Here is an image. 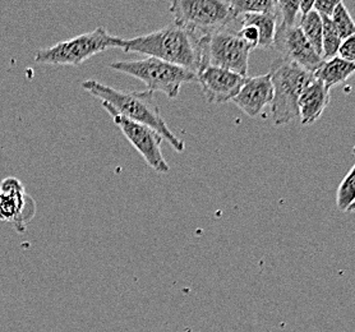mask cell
<instances>
[{
    "label": "cell",
    "mask_w": 355,
    "mask_h": 332,
    "mask_svg": "<svg viewBox=\"0 0 355 332\" xmlns=\"http://www.w3.org/2000/svg\"><path fill=\"white\" fill-rule=\"evenodd\" d=\"M201 37L173 24L154 33L123 40L121 49L156 58L197 73L202 64Z\"/></svg>",
    "instance_id": "2"
},
{
    "label": "cell",
    "mask_w": 355,
    "mask_h": 332,
    "mask_svg": "<svg viewBox=\"0 0 355 332\" xmlns=\"http://www.w3.org/2000/svg\"><path fill=\"white\" fill-rule=\"evenodd\" d=\"M268 73L274 89L271 112L275 125H285L298 119L299 98L306 87L315 81V74L280 57L275 59Z\"/></svg>",
    "instance_id": "3"
},
{
    "label": "cell",
    "mask_w": 355,
    "mask_h": 332,
    "mask_svg": "<svg viewBox=\"0 0 355 332\" xmlns=\"http://www.w3.org/2000/svg\"><path fill=\"white\" fill-rule=\"evenodd\" d=\"M101 105L113 118L115 125L123 132V134L127 137L138 152L142 155L147 165L160 174H168L170 166L162 156V136L147 125L132 122L130 119L121 116V114L116 113L113 107H110L105 103H101Z\"/></svg>",
    "instance_id": "8"
},
{
    "label": "cell",
    "mask_w": 355,
    "mask_h": 332,
    "mask_svg": "<svg viewBox=\"0 0 355 332\" xmlns=\"http://www.w3.org/2000/svg\"><path fill=\"white\" fill-rule=\"evenodd\" d=\"M315 1H299V15L300 17L307 16L311 10H313Z\"/></svg>",
    "instance_id": "26"
},
{
    "label": "cell",
    "mask_w": 355,
    "mask_h": 332,
    "mask_svg": "<svg viewBox=\"0 0 355 332\" xmlns=\"http://www.w3.org/2000/svg\"><path fill=\"white\" fill-rule=\"evenodd\" d=\"M274 89L270 73L256 77H245L242 89L232 101L243 113L250 118H256L263 113L265 107L271 105Z\"/></svg>",
    "instance_id": "11"
},
{
    "label": "cell",
    "mask_w": 355,
    "mask_h": 332,
    "mask_svg": "<svg viewBox=\"0 0 355 332\" xmlns=\"http://www.w3.org/2000/svg\"><path fill=\"white\" fill-rule=\"evenodd\" d=\"M238 35L243 40L248 42L253 49L259 48V36L257 30L252 26H242V30L238 31Z\"/></svg>",
    "instance_id": "25"
},
{
    "label": "cell",
    "mask_w": 355,
    "mask_h": 332,
    "mask_svg": "<svg viewBox=\"0 0 355 332\" xmlns=\"http://www.w3.org/2000/svg\"><path fill=\"white\" fill-rule=\"evenodd\" d=\"M277 10L263 15H247L243 16V26H252L259 33V48L268 49L274 45L276 25H277Z\"/></svg>",
    "instance_id": "15"
},
{
    "label": "cell",
    "mask_w": 355,
    "mask_h": 332,
    "mask_svg": "<svg viewBox=\"0 0 355 332\" xmlns=\"http://www.w3.org/2000/svg\"><path fill=\"white\" fill-rule=\"evenodd\" d=\"M82 89L101 100V103H105L110 107H113L121 116L156 130L162 139H166L178 152L184 151V142L169 130L168 124L164 121L154 92L148 89L141 92L121 91L95 80L82 82Z\"/></svg>",
    "instance_id": "1"
},
{
    "label": "cell",
    "mask_w": 355,
    "mask_h": 332,
    "mask_svg": "<svg viewBox=\"0 0 355 332\" xmlns=\"http://www.w3.org/2000/svg\"><path fill=\"white\" fill-rule=\"evenodd\" d=\"M355 203V168L353 166L340 183L336 206L341 212H353Z\"/></svg>",
    "instance_id": "18"
},
{
    "label": "cell",
    "mask_w": 355,
    "mask_h": 332,
    "mask_svg": "<svg viewBox=\"0 0 355 332\" xmlns=\"http://www.w3.org/2000/svg\"><path fill=\"white\" fill-rule=\"evenodd\" d=\"M121 46L123 39L110 35L104 27H96L91 33H82L53 46L37 50L33 60L37 64L81 65L98 53L121 49Z\"/></svg>",
    "instance_id": "5"
},
{
    "label": "cell",
    "mask_w": 355,
    "mask_h": 332,
    "mask_svg": "<svg viewBox=\"0 0 355 332\" xmlns=\"http://www.w3.org/2000/svg\"><path fill=\"white\" fill-rule=\"evenodd\" d=\"M230 7L236 19L247 15H263L277 10L276 1L272 0H233Z\"/></svg>",
    "instance_id": "17"
},
{
    "label": "cell",
    "mask_w": 355,
    "mask_h": 332,
    "mask_svg": "<svg viewBox=\"0 0 355 332\" xmlns=\"http://www.w3.org/2000/svg\"><path fill=\"white\" fill-rule=\"evenodd\" d=\"M26 192L24 186L19 179L15 178V177H8L0 180V193L4 195H22Z\"/></svg>",
    "instance_id": "22"
},
{
    "label": "cell",
    "mask_w": 355,
    "mask_h": 332,
    "mask_svg": "<svg viewBox=\"0 0 355 332\" xmlns=\"http://www.w3.org/2000/svg\"><path fill=\"white\" fill-rule=\"evenodd\" d=\"M340 0L335 1H327V0H317L313 3V10H315L321 17L331 18L334 9L339 4Z\"/></svg>",
    "instance_id": "24"
},
{
    "label": "cell",
    "mask_w": 355,
    "mask_h": 332,
    "mask_svg": "<svg viewBox=\"0 0 355 332\" xmlns=\"http://www.w3.org/2000/svg\"><path fill=\"white\" fill-rule=\"evenodd\" d=\"M299 28L312 45L318 55L322 57V18L315 12L311 10L307 16L300 17Z\"/></svg>",
    "instance_id": "16"
},
{
    "label": "cell",
    "mask_w": 355,
    "mask_h": 332,
    "mask_svg": "<svg viewBox=\"0 0 355 332\" xmlns=\"http://www.w3.org/2000/svg\"><path fill=\"white\" fill-rule=\"evenodd\" d=\"M272 46L280 53V58L300 65L311 73H315L323 63L322 57L315 53L298 25L291 28L277 27Z\"/></svg>",
    "instance_id": "9"
},
{
    "label": "cell",
    "mask_w": 355,
    "mask_h": 332,
    "mask_svg": "<svg viewBox=\"0 0 355 332\" xmlns=\"http://www.w3.org/2000/svg\"><path fill=\"white\" fill-rule=\"evenodd\" d=\"M322 18V59L329 60L338 55V50L341 44L339 33H336L335 27L332 25L331 19Z\"/></svg>",
    "instance_id": "20"
},
{
    "label": "cell",
    "mask_w": 355,
    "mask_h": 332,
    "mask_svg": "<svg viewBox=\"0 0 355 332\" xmlns=\"http://www.w3.org/2000/svg\"><path fill=\"white\" fill-rule=\"evenodd\" d=\"M36 211V201L27 192L15 195L0 193V221L8 222L18 233L27 230Z\"/></svg>",
    "instance_id": "12"
},
{
    "label": "cell",
    "mask_w": 355,
    "mask_h": 332,
    "mask_svg": "<svg viewBox=\"0 0 355 332\" xmlns=\"http://www.w3.org/2000/svg\"><path fill=\"white\" fill-rule=\"evenodd\" d=\"M330 91L322 82L315 80L302 92L298 101L299 118L303 125L317 122L330 103Z\"/></svg>",
    "instance_id": "13"
},
{
    "label": "cell",
    "mask_w": 355,
    "mask_h": 332,
    "mask_svg": "<svg viewBox=\"0 0 355 332\" xmlns=\"http://www.w3.org/2000/svg\"><path fill=\"white\" fill-rule=\"evenodd\" d=\"M196 74L202 92L210 104H225L232 101L245 81V77L241 74L211 65H203Z\"/></svg>",
    "instance_id": "10"
},
{
    "label": "cell",
    "mask_w": 355,
    "mask_h": 332,
    "mask_svg": "<svg viewBox=\"0 0 355 332\" xmlns=\"http://www.w3.org/2000/svg\"><path fill=\"white\" fill-rule=\"evenodd\" d=\"M110 68L128 74L141 82L151 92H162L166 98H178L180 89L186 83L197 82V74L183 67L170 64L156 58H146L142 60H116Z\"/></svg>",
    "instance_id": "4"
},
{
    "label": "cell",
    "mask_w": 355,
    "mask_h": 332,
    "mask_svg": "<svg viewBox=\"0 0 355 332\" xmlns=\"http://www.w3.org/2000/svg\"><path fill=\"white\" fill-rule=\"evenodd\" d=\"M276 8H277V15L282 16V24L279 25V27L291 28V27L297 26V18L299 15L298 0L276 1Z\"/></svg>",
    "instance_id": "21"
},
{
    "label": "cell",
    "mask_w": 355,
    "mask_h": 332,
    "mask_svg": "<svg viewBox=\"0 0 355 332\" xmlns=\"http://www.w3.org/2000/svg\"><path fill=\"white\" fill-rule=\"evenodd\" d=\"M253 48L238 33L218 31L202 36V64L218 67L247 77L250 51Z\"/></svg>",
    "instance_id": "7"
},
{
    "label": "cell",
    "mask_w": 355,
    "mask_h": 332,
    "mask_svg": "<svg viewBox=\"0 0 355 332\" xmlns=\"http://www.w3.org/2000/svg\"><path fill=\"white\" fill-rule=\"evenodd\" d=\"M169 10L175 25L200 36L224 31L236 19L230 1L223 0H174Z\"/></svg>",
    "instance_id": "6"
},
{
    "label": "cell",
    "mask_w": 355,
    "mask_h": 332,
    "mask_svg": "<svg viewBox=\"0 0 355 332\" xmlns=\"http://www.w3.org/2000/svg\"><path fill=\"white\" fill-rule=\"evenodd\" d=\"M330 19H331L332 25L335 27L336 33H339L341 40H345L347 37L354 36L355 25L353 17L350 16L349 10L343 1H339L336 8L334 9Z\"/></svg>",
    "instance_id": "19"
},
{
    "label": "cell",
    "mask_w": 355,
    "mask_h": 332,
    "mask_svg": "<svg viewBox=\"0 0 355 332\" xmlns=\"http://www.w3.org/2000/svg\"><path fill=\"white\" fill-rule=\"evenodd\" d=\"M340 59L354 63L355 62V36L347 37L345 40L341 41L339 50H338Z\"/></svg>",
    "instance_id": "23"
},
{
    "label": "cell",
    "mask_w": 355,
    "mask_h": 332,
    "mask_svg": "<svg viewBox=\"0 0 355 332\" xmlns=\"http://www.w3.org/2000/svg\"><path fill=\"white\" fill-rule=\"evenodd\" d=\"M354 63H349L339 57L332 58L329 60H323L322 64L315 71V78L322 82L329 89L341 85L347 81L349 77L354 74Z\"/></svg>",
    "instance_id": "14"
}]
</instances>
